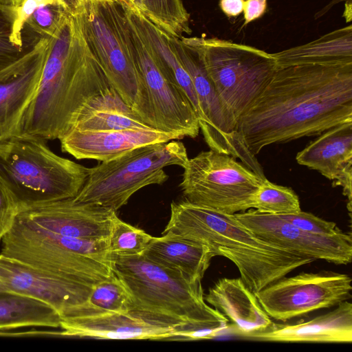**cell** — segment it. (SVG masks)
Masks as SVG:
<instances>
[{
  "label": "cell",
  "mask_w": 352,
  "mask_h": 352,
  "mask_svg": "<svg viewBox=\"0 0 352 352\" xmlns=\"http://www.w3.org/2000/svg\"><path fill=\"white\" fill-rule=\"evenodd\" d=\"M346 122H352V63L307 64L278 68L236 130L255 156L267 146Z\"/></svg>",
  "instance_id": "obj_1"
},
{
  "label": "cell",
  "mask_w": 352,
  "mask_h": 352,
  "mask_svg": "<svg viewBox=\"0 0 352 352\" xmlns=\"http://www.w3.org/2000/svg\"><path fill=\"white\" fill-rule=\"evenodd\" d=\"M45 38L48 43L36 92L10 134L60 140L89 101L113 88L85 40L74 7Z\"/></svg>",
  "instance_id": "obj_2"
},
{
  "label": "cell",
  "mask_w": 352,
  "mask_h": 352,
  "mask_svg": "<svg viewBox=\"0 0 352 352\" xmlns=\"http://www.w3.org/2000/svg\"><path fill=\"white\" fill-rule=\"evenodd\" d=\"M167 232L206 245L215 256L230 260L253 293L315 261L261 239L234 214L187 201L171 203L169 221L162 234Z\"/></svg>",
  "instance_id": "obj_3"
},
{
  "label": "cell",
  "mask_w": 352,
  "mask_h": 352,
  "mask_svg": "<svg viewBox=\"0 0 352 352\" xmlns=\"http://www.w3.org/2000/svg\"><path fill=\"white\" fill-rule=\"evenodd\" d=\"M113 256V271L127 288L132 312L186 329L192 340L228 329V319L204 300L201 280L162 266L143 254Z\"/></svg>",
  "instance_id": "obj_4"
},
{
  "label": "cell",
  "mask_w": 352,
  "mask_h": 352,
  "mask_svg": "<svg viewBox=\"0 0 352 352\" xmlns=\"http://www.w3.org/2000/svg\"><path fill=\"white\" fill-rule=\"evenodd\" d=\"M46 140L29 135L0 137V180L18 206L75 197L89 168L60 157Z\"/></svg>",
  "instance_id": "obj_5"
},
{
  "label": "cell",
  "mask_w": 352,
  "mask_h": 352,
  "mask_svg": "<svg viewBox=\"0 0 352 352\" xmlns=\"http://www.w3.org/2000/svg\"><path fill=\"white\" fill-rule=\"evenodd\" d=\"M0 243V255L8 259L90 287L114 274L109 239L66 237L14 221Z\"/></svg>",
  "instance_id": "obj_6"
},
{
  "label": "cell",
  "mask_w": 352,
  "mask_h": 352,
  "mask_svg": "<svg viewBox=\"0 0 352 352\" xmlns=\"http://www.w3.org/2000/svg\"><path fill=\"white\" fill-rule=\"evenodd\" d=\"M188 160L186 148L178 140L138 147L89 168L87 178L74 199L117 211L141 188L164 184L168 179L166 166L183 167Z\"/></svg>",
  "instance_id": "obj_7"
},
{
  "label": "cell",
  "mask_w": 352,
  "mask_h": 352,
  "mask_svg": "<svg viewBox=\"0 0 352 352\" xmlns=\"http://www.w3.org/2000/svg\"><path fill=\"white\" fill-rule=\"evenodd\" d=\"M124 14L127 41L139 79L133 110L153 129L178 140L196 138L200 131L199 118L189 99L162 72L125 10Z\"/></svg>",
  "instance_id": "obj_8"
},
{
  "label": "cell",
  "mask_w": 352,
  "mask_h": 352,
  "mask_svg": "<svg viewBox=\"0 0 352 352\" xmlns=\"http://www.w3.org/2000/svg\"><path fill=\"white\" fill-rule=\"evenodd\" d=\"M208 74L236 122L278 69L272 54L217 38L199 37Z\"/></svg>",
  "instance_id": "obj_9"
},
{
  "label": "cell",
  "mask_w": 352,
  "mask_h": 352,
  "mask_svg": "<svg viewBox=\"0 0 352 352\" xmlns=\"http://www.w3.org/2000/svg\"><path fill=\"white\" fill-rule=\"evenodd\" d=\"M182 168L185 201L228 214L252 209L264 180L234 157L211 149L188 158Z\"/></svg>",
  "instance_id": "obj_10"
},
{
  "label": "cell",
  "mask_w": 352,
  "mask_h": 352,
  "mask_svg": "<svg viewBox=\"0 0 352 352\" xmlns=\"http://www.w3.org/2000/svg\"><path fill=\"white\" fill-rule=\"evenodd\" d=\"M85 40L109 84L132 109L139 79L129 47L122 2L118 0L76 4Z\"/></svg>",
  "instance_id": "obj_11"
},
{
  "label": "cell",
  "mask_w": 352,
  "mask_h": 352,
  "mask_svg": "<svg viewBox=\"0 0 352 352\" xmlns=\"http://www.w3.org/2000/svg\"><path fill=\"white\" fill-rule=\"evenodd\" d=\"M166 36L191 78L200 107L199 128L210 148L240 159L242 164L261 175V166L240 140L236 130V121L221 102L208 74L199 37L177 38L166 32Z\"/></svg>",
  "instance_id": "obj_12"
},
{
  "label": "cell",
  "mask_w": 352,
  "mask_h": 352,
  "mask_svg": "<svg viewBox=\"0 0 352 352\" xmlns=\"http://www.w3.org/2000/svg\"><path fill=\"white\" fill-rule=\"evenodd\" d=\"M351 280L346 274L301 272L282 277L254 294L270 318L286 322L351 298Z\"/></svg>",
  "instance_id": "obj_13"
},
{
  "label": "cell",
  "mask_w": 352,
  "mask_h": 352,
  "mask_svg": "<svg viewBox=\"0 0 352 352\" xmlns=\"http://www.w3.org/2000/svg\"><path fill=\"white\" fill-rule=\"evenodd\" d=\"M116 211L74 197L19 206L14 221L45 233L85 239H109Z\"/></svg>",
  "instance_id": "obj_14"
},
{
  "label": "cell",
  "mask_w": 352,
  "mask_h": 352,
  "mask_svg": "<svg viewBox=\"0 0 352 352\" xmlns=\"http://www.w3.org/2000/svg\"><path fill=\"white\" fill-rule=\"evenodd\" d=\"M234 215L261 239L297 254L336 265L351 262V234L342 232L333 236L312 234L296 227L278 214L254 209Z\"/></svg>",
  "instance_id": "obj_15"
},
{
  "label": "cell",
  "mask_w": 352,
  "mask_h": 352,
  "mask_svg": "<svg viewBox=\"0 0 352 352\" xmlns=\"http://www.w3.org/2000/svg\"><path fill=\"white\" fill-rule=\"evenodd\" d=\"M63 337L117 340H184L185 329L135 314H110L61 318Z\"/></svg>",
  "instance_id": "obj_16"
},
{
  "label": "cell",
  "mask_w": 352,
  "mask_h": 352,
  "mask_svg": "<svg viewBox=\"0 0 352 352\" xmlns=\"http://www.w3.org/2000/svg\"><path fill=\"white\" fill-rule=\"evenodd\" d=\"M0 280L8 292L48 305L60 318L85 302L94 288L47 274L1 255Z\"/></svg>",
  "instance_id": "obj_17"
},
{
  "label": "cell",
  "mask_w": 352,
  "mask_h": 352,
  "mask_svg": "<svg viewBox=\"0 0 352 352\" xmlns=\"http://www.w3.org/2000/svg\"><path fill=\"white\" fill-rule=\"evenodd\" d=\"M47 43L42 37L21 58L0 71V137L11 133L35 95Z\"/></svg>",
  "instance_id": "obj_18"
},
{
  "label": "cell",
  "mask_w": 352,
  "mask_h": 352,
  "mask_svg": "<svg viewBox=\"0 0 352 352\" xmlns=\"http://www.w3.org/2000/svg\"><path fill=\"white\" fill-rule=\"evenodd\" d=\"M296 160L333 181V186L342 187L351 219L352 122L338 125L320 134L297 153Z\"/></svg>",
  "instance_id": "obj_19"
},
{
  "label": "cell",
  "mask_w": 352,
  "mask_h": 352,
  "mask_svg": "<svg viewBox=\"0 0 352 352\" xmlns=\"http://www.w3.org/2000/svg\"><path fill=\"white\" fill-rule=\"evenodd\" d=\"M178 140L153 129L109 131L72 129L60 139L61 149L77 160L115 159L140 146Z\"/></svg>",
  "instance_id": "obj_20"
},
{
  "label": "cell",
  "mask_w": 352,
  "mask_h": 352,
  "mask_svg": "<svg viewBox=\"0 0 352 352\" xmlns=\"http://www.w3.org/2000/svg\"><path fill=\"white\" fill-rule=\"evenodd\" d=\"M242 339L276 342L351 343L352 304L345 300L333 310L295 324L272 323L265 330L237 335Z\"/></svg>",
  "instance_id": "obj_21"
},
{
  "label": "cell",
  "mask_w": 352,
  "mask_h": 352,
  "mask_svg": "<svg viewBox=\"0 0 352 352\" xmlns=\"http://www.w3.org/2000/svg\"><path fill=\"white\" fill-rule=\"evenodd\" d=\"M204 300L232 322L236 336L265 330L272 323L240 277L219 279Z\"/></svg>",
  "instance_id": "obj_22"
},
{
  "label": "cell",
  "mask_w": 352,
  "mask_h": 352,
  "mask_svg": "<svg viewBox=\"0 0 352 352\" xmlns=\"http://www.w3.org/2000/svg\"><path fill=\"white\" fill-rule=\"evenodd\" d=\"M142 254L196 280H202L212 258L215 256L206 245L169 232L153 236Z\"/></svg>",
  "instance_id": "obj_23"
},
{
  "label": "cell",
  "mask_w": 352,
  "mask_h": 352,
  "mask_svg": "<svg viewBox=\"0 0 352 352\" xmlns=\"http://www.w3.org/2000/svg\"><path fill=\"white\" fill-rule=\"evenodd\" d=\"M123 6L127 16L148 46L158 67L170 81L186 94L199 122L200 107L191 78L169 45L166 32L142 12L133 10L124 3Z\"/></svg>",
  "instance_id": "obj_24"
},
{
  "label": "cell",
  "mask_w": 352,
  "mask_h": 352,
  "mask_svg": "<svg viewBox=\"0 0 352 352\" xmlns=\"http://www.w3.org/2000/svg\"><path fill=\"white\" fill-rule=\"evenodd\" d=\"M272 55L278 69L307 64L352 63V25Z\"/></svg>",
  "instance_id": "obj_25"
},
{
  "label": "cell",
  "mask_w": 352,
  "mask_h": 352,
  "mask_svg": "<svg viewBox=\"0 0 352 352\" xmlns=\"http://www.w3.org/2000/svg\"><path fill=\"white\" fill-rule=\"evenodd\" d=\"M149 129L152 128L140 119L116 90L111 89L95 97L83 107L72 129L109 131Z\"/></svg>",
  "instance_id": "obj_26"
},
{
  "label": "cell",
  "mask_w": 352,
  "mask_h": 352,
  "mask_svg": "<svg viewBox=\"0 0 352 352\" xmlns=\"http://www.w3.org/2000/svg\"><path fill=\"white\" fill-rule=\"evenodd\" d=\"M60 315L35 298L10 292H0V332L37 327L60 328Z\"/></svg>",
  "instance_id": "obj_27"
},
{
  "label": "cell",
  "mask_w": 352,
  "mask_h": 352,
  "mask_svg": "<svg viewBox=\"0 0 352 352\" xmlns=\"http://www.w3.org/2000/svg\"><path fill=\"white\" fill-rule=\"evenodd\" d=\"M133 311L131 295L121 279L115 274L97 283L85 302L73 308L61 318L92 317Z\"/></svg>",
  "instance_id": "obj_28"
},
{
  "label": "cell",
  "mask_w": 352,
  "mask_h": 352,
  "mask_svg": "<svg viewBox=\"0 0 352 352\" xmlns=\"http://www.w3.org/2000/svg\"><path fill=\"white\" fill-rule=\"evenodd\" d=\"M144 15L167 34H190V14L182 0H141Z\"/></svg>",
  "instance_id": "obj_29"
},
{
  "label": "cell",
  "mask_w": 352,
  "mask_h": 352,
  "mask_svg": "<svg viewBox=\"0 0 352 352\" xmlns=\"http://www.w3.org/2000/svg\"><path fill=\"white\" fill-rule=\"evenodd\" d=\"M252 209L261 212L284 214L301 210L298 196L290 188L264 179L253 196Z\"/></svg>",
  "instance_id": "obj_30"
},
{
  "label": "cell",
  "mask_w": 352,
  "mask_h": 352,
  "mask_svg": "<svg viewBox=\"0 0 352 352\" xmlns=\"http://www.w3.org/2000/svg\"><path fill=\"white\" fill-rule=\"evenodd\" d=\"M153 239L144 230L122 221L117 215L109 238V249L118 256L141 255Z\"/></svg>",
  "instance_id": "obj_31"
},
{
  "label": "cell",
  "mask_w": 352,
  "mask_h": 352,
  "mask_svg": "<svg viewBox=\"0 0 352 352\" xmlns=\"http://www.w3.org/2000/svg\"><path fill=\"white\" fill-rule=\"evenodd\" d=\"M16 8V6L0 3V71L21 58L41 39H31L23 47L14 43L13 30Z\"/></svg>",
  "instance_id": "obj_32"
},
{
  "label": "cell",
  "mask_w": 352,
  "mask_h": 352,
  "mask_svg": "<svg viewBox=\"0 0 352 352\" xmlns=\"http://www.w3.org/2000/svg\"><path fill=\"white\" fill-rule=\"evenodd\" d=\"M278 215L296 227L312 234L333 236L343 232L336 223L322 219L310 212L300 210Z\"/></svg>",
  "instance_id": "obj_33"
},
{
  "label": "cell",
  "mask_w": 352,
  "mask_h": 352,
  "mask_svg": "<svg viewBox=\"0 0 352 352\" xmlns=\"http://www.w3.org/2000/svg\"><path fill=\"white\" fill-rule=\"evenodd\" d=\"M54 3H69L72 6L70 0H22L21 3L16 6L13 30V40L16 45L23 47L32 39V37L23 34V30L26 21L34 12L42 5Z\"/></svg>",
  "instance_id": "obj_34"
},
{
  "label": "cell",
  "mask_w": 352,
  "mask_h": 352,
  "mask_svg": "<svg viewBox=\"0 0 352 352\" xmlns=\"http://www.w3.org/2000/svg\"><path fill=\"white\" fill-rule=\"evenodd\" d=\"M18 210V204L5 184L0 180V243L12 226Z\"/></svg>",
  "instance_id": "obj_35"
},
{
  "label": "cell",
  "mask_w": 352,
  "mask_h": 352,
  "mask_svg": "<svg viewBox=\"0 0 352 352\" xmlns=\"http://www.w3.org/2000/svg\"><path fill=\"white\" fill-rule=\"evenodd\" d=\"M267 0H245L243 7L244 23L241 29L250 22L261 18L267 9Z\"/></svg>",
  "instance_id": "obj_36"
},
{
  "label": "cell",
  "mask_w": 352,
  "mask_h": 352,
  "mask_svg": "<svg viewBox=\"0 0 352 352\" xmlns=\"http://www.w3.org/2000/svg\"><path fill=\"white\" fill-rule=\"evenodd\" d=\"M245 0H220L221 11L229 18L236 17L243 11Z\"/></svg>",
  "instance_id": "obj_37"
},
{
  "label": "cell",
  "mask_w": 352,
  "mask_h": 352,
  "mask_svg": "<svg viewBox=\"0 0 352 352\" xmlns=\"http://www.w3.org/2000/svg\"><path fill=\"white\" fill-rule=\"evenodd\" d=\"M129 8L144 14V9L141 0H119Z\"/></svg>",
  "instance_id": "obj_38"
},
{
  "label": "cell",
  "mask_w": 352,
  "mask_h": 352,
  "mask_svg": "<svg viewBox=\"0 0 352 352\" xmlns=\"http://www.w3.org/2000/svg\"><path fill=\"white\" fill-rule=\"evenodd\" d=\"M22 0H0V3L16 6L21 3Z\"/></svg>",
  "instance_id": "obj_39"
},
{
  "label": "cell",
  "mask_w": 352,
  "mask_h": 352,
  "mask_svg": "<svg viewBox=\"0 0 352 352\" xmlns=\"http://www.w3.org/2000/svg\"><path fill=\"white\" fill-rule=\"evenodd\" d=\"M73 6H74L76 4L81 3H86L89 1H110V0H70ZM119 1V0H118Z\"/></svg>",
  "instance_id": "obj_40"
},
{
  "label": "cell",
  "mask_w": 352,
  "mask_h": 352,
  "mask_svg": "<svg viewBox=\"0 0 352 352\" xmlns=\"http://www.w3.org/2000/svg\"><path fill=\"white\" fill-rule=\"evenodd\" d=\"M8 292L7 289L5 287L3 284L0 280V292Z\"/></svg>",
  "instance_id": "obj_41"
}]
</instances>
